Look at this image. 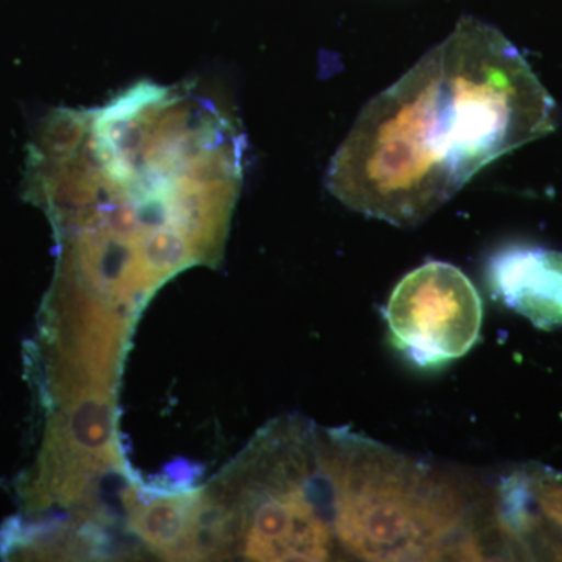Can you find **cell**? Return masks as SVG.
Listing matches in <instances>:
<instances>
[{"label": "cell", "instance_id": "obj_1", "mask_svg": "<svg viewBox=\"0 0 562 562\" xmlns=\"http://www.w3.org/2000/svg\"><path fill=\"white\" fill-rule=\"evenodd\" d=\"M246 149L235 117L187 83L140 80L105 105L50 110L24 171L57 241L47 305L135 310L184 269L217 265Z\"/></svg>", "mask_w": 562, "mask_h": 562}, {"label": "cell", "instance_id": "obj_2", "mask_svg": "<svg viewBox=\"0 0 562 562\" xmlns=\"http://www.w3.org/2000/svg\"><path fill=\"white\" fill-rule=\"evenodd\" d=\"M552 95L513 43L475 18L362 109L327 187L364 216L414 227L480 169L549 135Z\"/></svg>", "mask_w": 562, "mask_h": 562}, {"label": "cell", "instance_id": "obj_3", "mask_svg": "<svg viewBox=\"0 0 562 562\" xmlns=\"http://www.w3.org/2000/svg\"><path fill=\"white\" fill-rule=\"evenodd\" d=\"M317 441L341 557L360 561L484 557L475 497L449 472L344 428L317 431Z\"/></svg>", "mask_w": 562, "mask_h": 562}, {"label": "cell", "instance_id": "obj_4", "mask_svg": "<svg viewBox=\"0 0 562 562\" xmlns=\"http://www.w3.org/2000/svg\"><path fill=\"white\" fill-rule=\"evenodd\" d=\"M317 431L277 422L233 469V505H213L221 546L254 561H328L338 557Z\"/></svg>", "mask_w": 562, "mask_h": 562}, {"label": "cell", "instance_id": "obj_5", "mask_svg": "<svg viewBox=\"0 0 562 562\" xmlns=\"http://www.w3.org/2000/svg\"><path fill=\"white\" fill-rule=\"evenodd\" d=\"M394 346L414 364L441 368L479 341L483 302L457 266L428 261L398 281L384 310Z\"/></svg>", "mask_w": 562, "mask_h": 562}, {"label": "cell", "instance_id": "obj_6", "mask_svg": "<svg viewBox=\"0 0 562 562\" xmlns=\"http://www.w3.org/2000/svg\"><path fill=\"white\" fill-rule=\"evenodd\" d=\"M494 525L503 546L562 560V473L525 469L503 480Z\"/></svg>", "mask_w": 562, "mask_h": 562}, {"label": "cell", "instance_id": "obj_7", "mask_svg": "<svg viewBox=\"0 0 562 562\" xmlns=\"http://www.w3.org/2000/svg\"><path fill=\"white\" fill-rule=\"evenodd\" d=\"M495 299L543 331L562 327V251L503 247L486 266Z\"/></svg>", "mask_w": 562, "mask_h": 562}]
</instances>
